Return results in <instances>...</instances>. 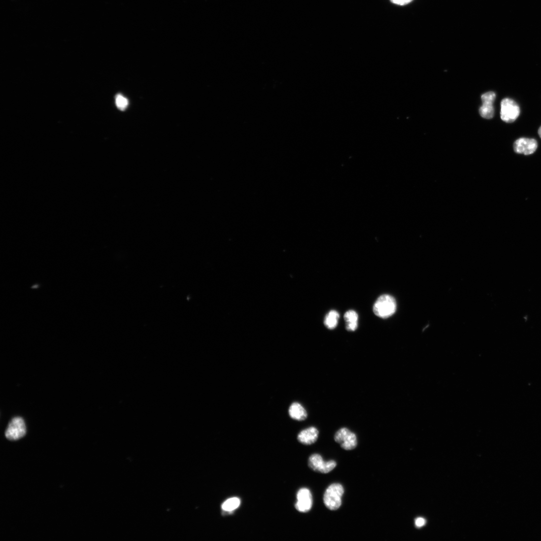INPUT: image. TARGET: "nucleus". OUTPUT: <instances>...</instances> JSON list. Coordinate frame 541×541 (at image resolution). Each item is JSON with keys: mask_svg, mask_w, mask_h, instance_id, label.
Masks as SVG:
<instances>
[{"mask_svg": "<svg viewBox=\"0 0 541 541\" xmlns=\"http://www.w3.org/2000/svg\"><path fill=\"white\" fill-rule=\"evenodd\" d=\"M335 440L345 450H352L357 447L356 435L347 428L343 427L338 430L336 434Z\"/></svg>", "mask_w": 541, "mask_h": 541, "instance_id": "obj_5", "label": "nucleus"}, {"mask_svg": "<svg viewBox=\"0 0 541 541\" xmlns=\"http://www.w3.org/2000/svg\"><path fill=\"white\" fill-rule=\"evenodd\" d=\"M425 524V520L422 518H417L415 521V525L418 528L423 526Z\"/></svg>", "mask_w": 541, "mask_h": 541, "instance_id": "obj_17", "label": "nucleus"}, {"mask_svg": "<svg viewBox=\"0 0 541 541\" xmlns=\"http://www.w3.org/2000/svg\"><path fill=\"white\" fill-rule=\"evenodd\" d=\"M344 317L346 322V330L349 332L355 331L358 328L357 313L353 310H349L345 313Z\"/></svg>", "mask_w": 541, "mask_h": 541, "instance_id": "obj_12", "label": "nucleus"}, {"mask_svg": "<svg viewBox=\"0 0 541 541\" xmlns=\"http://www.w3.org/2000/svg\"><path fill=\"white\" fill-rule=\"evenodd\" d=\"M413 0H391V1L394 4L405 6L411 3Z\"/></svg>", "mask_w": 541, "mask_h": 541, "instance_id": "obj_16", "label": "nucleus"}, {"mask_svg": "<svg viewBox=\"0 0 541 541\" xmlns=\"http://www.w3.org/2000/svg\"><path fill=\"white\" fill-rule=\"evenodd\" d=\"M116 103L117 107L121 111H125L129 105L128 100L121 94L117 95Z\"/></svg>", "mask_w": 541, "mask_h": 541, "instance_id": "obj_15", "label": "nucleus"}, {"mask_svg": "<svg viewBox=\"0 0 541 541\" xmlns=\"http://www.w3.org/2000/svg\"><path fill=\"white\" fill-rule=\"evenodd\" d=\"M339 318V313L335 310L330 311L324 320V324L330 330L336 329L338 324Z\"/></svg>", "mask_w": 541, "mask_h": 541, "instance_id": "obj_13", "label": "nucleus"}, {"mask_svg": "<svg viewBox=\"0 0 541 541\" xmlns=\"http://www.w3.org/2000/svg\"><path fill=\"white\" fill-rule=\"evenodd\" d=\"M538 134H539L540 137L541 138V126L540 127V128H539V129L538 130Z\"/></svg>", "mask_w": 541, "mask_h": 541, "instance_id": "obj_18", "label": "nucleus"}, {"mask_svg": "<svg viewBox=\"0 0 541 541\" xmlns=\"http://www.w3.org/2000/svg\"><path fill=\"white\" fill-rule=\"evenodd\" d=\"M26 427L24 419L20 417L13 418L9 422L5 431V436L10 441H17L25 436Z\"/></svg>", "mask_w": 541, "mask_h": 541, "instance_id": "obj_4", "label": "nucleus"}, {"mask_svg": "<svg viewBox=\"0 0 541 541\" xmlns=\"http://www.w3.org/2000/svg\"><path fill=\"white\" fill-rule=\"evenodd\" d=\"M289 414L293 419L302 421L307 417V412L305 408L300 404L293 403L289 407Z\"/></svg>", "mask_w": 541, "mask_h": 541, "instance_id": "obj_11", "label": "nucleus"}, {"mask_svg": "<svg viewBox=\"0 0 541 541\" xmlns=\"http://www.w3.org/2000/svg\"><path fill=\"white\" fill-rule=\"evenodd\" d=\"M520 109L518 104L513 99L506 98L501 103V119L507 123L514 122L519 117Z\"/></svg>", "mask_w": 541, "mask_h": 541, "instance_id": "obj_3", "label": "nucleus"}, {"mask_svg": "<svg viewBox=\"0 0 541 541\" xmlns=\"http://www.w3.org/2000/svg\"><path fill=\"white\" fill-rule=\"evenodd\" d=\"M297 499L295 508L297 511L301 513H307L311 509L313 499L311 493L309 489L306 488L300 489L297 494Z\"/></svg>", "mask_w": 541, "mask_h": 541, "instance_id": "obj_8", "label": "nucleus"}, {"mask_svg": "<svg viewBox=\"0 0 541 541\" xmlns=\"http://www.w3.org/2000/svg\"><path fill=\"white\" fill-rule=\"evenodd\" d=\"M397 310L395 299L388 294L379 297L373 306L374 314L379 317L386 319L392 316Z\"/></svg>", "mask_w": 541, "mask_h": 541, "instance_id": "obj_2", "label": "nucleus"}, {"mask_svg": "<svg viewBox=\"0 0 541 541\" xmlns=\"http://www.w3.org/2000/svg\"><path fill=\"white\" fill-rule=\"evenodd\" d=\"M538 147V143L535 139L520 138L514 143V151L520 154L530 155L535 152Z\"/></svg>", "mask_w": 541, "mask_h": 541, "instance_id": "obj_9", "label": "nucleus"}, {"mask_svg": "<svg viewBox=\"0 0 541 541\" xmlns=\"http://www.w3.org/2000/svg\"><path fill=\"white\" fill-rule=\"evenodd\" d=\"M481 98L482 105L479 110L480 116L485 119H492L494 116L493 103L496 98V94L494 92H486Z\"/></svg>", "mask_w": 541, "mask_h": 541, "instance_id": "obj_7", "label": "nucleus"}, {"mask_svg": "<svg viewBox=\"0 0 541 541\" xmlns=\"http://www.w3.org/2000/svg\"><path fill=\"white\" fill-rule=\"evenodd\" d=\"M309 467L313 471L322 473H328L332 472L336 467V461L331 460L325 462L319 454L311 455L308 461Z\"/></svg>", "mask_w": 541, "mask_h": 541, "instance_id": "obj_6", "label": "nucleus"}, {"mask_svg": "<svg viewBox=\"0 0 541 541\" xmlns=\"http://www.w3.org/2000/svg\"><path fill=\"white\" fill-rule=\"evenodd\" d=\"M344 492L343 487L341 484H331L324 494L323 501L325 505L330 510H338L341 506Z\"/></svg>", "mask_w": 541, "mask_h": 541, "instance_id": "obj_1", "label": "nucleus"}, {"mask_svg": "<svg viewBox=\"0 0 541 541\" xmlns=\"http://www.w3.org/2000/svg\"><path fill=\"white\" fill-rule=\"evenodd\" d=\"M239 498L234 497L228 499L222 505V509L224 513H231L240 505Z\"/></svg>", "mask_w": 541, "mask_h": 541, "instance_id": "obj_14", "label": "nucleus"}, {"mask_svg": "<svg viewBox=\"0 0 541 541\" xmlns=\"http://www.w3.org/2000/svg\"><path fill=\"white\" fill-rule=\"evenodd\" d=\"M319 431L315 427H310L302 430L298 435V440L301 444L310 445L315 443L318 438Z\"/></svg>", "mask_w": 541, "mask_h": 541, "instance_id": "obj_10", "label": "nucleus"}]
</instances>
